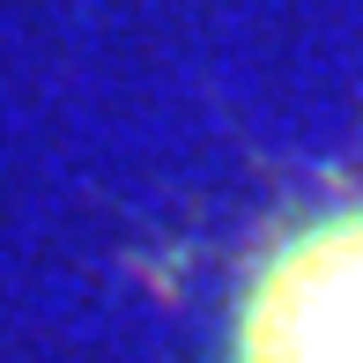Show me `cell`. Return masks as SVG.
<instances>
[{"label":"cell","mask_w":363,"mask_h":363,"mask_svg":"<svg viewBox=\"0 0 363 363\" xmlns=\"http://www.w3.org/2000/svg\"><path fill=\"white\" fill-rule=\"evenodd\" d=\"M230 363H363V201L259 252L230 319Z\"/></svg>","instance_id":"6da1fadb"}]
</instances>
